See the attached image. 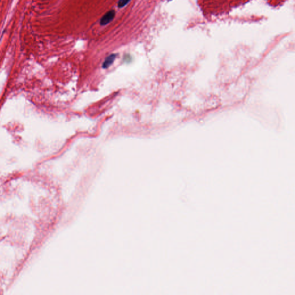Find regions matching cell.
I'll return each instance as SVG.
<instances>
[{
    "mask_svg": "<svg viewBox=\"0 0 295 295\" xmlns=\"http://www.w3.org/2000/svg\"><path fill=\"white\" fill-rule=\"evenodd\" d=\"M115 58H116V55L115 54H111V55H109L106 58H105V61L103 62V68L104 69H105V68H108L109 66H110L115 61Z\"/></svg>",
    "mask_w": 295,
    "mask_h": 295,
    "instance_id": "2",
    "label": "cell"
},
{
    "mask_svg": "<svg viewBox=\"0 0 295 295\" xmlns=\"http://www.w3.org/2000/svg\"><path fill=\"white\" fill-rule=\"evenodd\" d=\"M115 16V12L114 10H111L107 12L105 15L101 17L100 20V25H105L110 23L111 21H113Z\"/></svg>",
    "mask_w": 295,
    "mask_h": 295,
    "instance_id": "1",
    "label": "cell"
},
{
    "mask_svg": "<svg viewBox=\"0 0 295 295\" xmlns=\"http://www.w3.org/2000/svg\"><path fill=\"white\" fill-rule=\"evenodd\" d=\"M131 0H119L118 2V7L119 8H122L126 6Z\"/></svg>",
    "mask_w": 295,
    "mask_h": 295,
    "instance_id": "3",
    "label": "cell"
}]
</instances>
